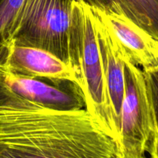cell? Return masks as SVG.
<instances>
[{
    "instance_id": "7a4b0ae2",
    "label": "cell",
    "mask_w": 158,
    "mask_h": 158,
    "mask_svg": "<svg viewBox=\"0 0 158 158\" xmlns=\"http://www.w3.org/2000/svg\"><path fill=\"white\" fill-rule=\"evenodd\" d=\"M74 0H26L12 34V46L45 49L70 66L81 87L79 35L73 18Z\"/></svg>"
},
{
    "instance_id": "8992f818",
    "label": "cell",
    "mask_w": 158,
    "mask_h": 158,
    "mask_svg": "<svg viewBox=\"0 0 158 158\" xmlns=\"http://www.w3.org/2000/svg\"><path fill=\"white\" fill-rule=\"evenodd\" d=\"M0 80L15 94L46 107L58 110L86 109L80 86L71 83L50 85L37 78L23 77L9 73H0Z\"/></svg>"
},
{
    "instance_id": "9a60e30c",
    "label": "cell",
    "mask_w": 158,
    "mask_h": 158,
    "mask_svg": "<svg viewBox=\"0 0 158 158\" xmlns=\"http://www.w3.org/2000/svg\"><path fill=\"white\" fill-rule=\"evenodd\" d=\"M120 158H123V157H122V155H121V157H120Z\"/></svg>"
},
{
    "instance_id": "7c38bea8",
    "label": "cell",
    "mask_w": 158,
    "mask_h": 158,
    "mask_svg": "<svg viewBox=\"0 0 158 158\" xmlns=\"http://www.w3.org/2000/svg\"><path fill=\"white\" fill-rule=\"evenodd\" d=\"M148 155L151 156L154 158H158V126L154 134Z\"/></svg>"
},
{
    "instance_id": "4fadbf2b",
    "label": "cell",
    "mask_w": 158,
    "mask_h": 158,
    "mask_svg": "<svg viewBox=\"0 0 158 158\" xmlns=\"http://www.w3.org/2000/svg\"><path fill=\"white\" fill-rule=\"evenodd\" d=\"M146 158H154V157H151V156H150V155H148V157H147Z\"/></svg>"
},
{
    "instance_id": "5bb4252c",
    "label": "cell",
    "mask_w": 158,
    "mask_h": 158,
    "mask_svg": "<svg viewBox=\"0 0 158 158\" xmlns=\"http://www.w3.org/2000/svg\"><path fill=\"white\" fill-rule=\"evenodd\" d=\"M154 70H156V71H158V66H157V68H156V69H154Z\"/></svg>"
},
{
    "instance_id": "3957f363",
    "label": "cell",
    "mask_w": 158,
    "mask_h": 158,
    "mask_svg": "<svg viewBox=\"0 0 158 158\" xmlns=\"http://www.w3.org/2000/svg\"><path fill=\"white\" fill-rule=\"evenodd\" d=\"M73 12L80 42V89L86 110L102 129L118 143L120 123L113 108L106 85L94 12L91 6L83 0H74Z\"/></svg>"
},
{
    "instance_id": "2e32d148",
    "label": "cell",
    "mask_w": 158,
    "mask_h": 158,
    "mask_svg": "<svg viewBox=\"0 0 158 158\" xmlns=\"http://www.w3.org/2000/svg\"><path fill=\"white\" fill-rule=\"evenodd\" d=\"M0 1H1V0H0Z\"/></svg>"
},
{
    "instance_id": "9c48e42d",
    "label": "cell",
    "mask_w": 158,
    "mask_h": 158,
    "mask_svg": "<svg viewBox=\"0 0 158 158\" xmlns=\"http://www.w3.org/2000/svg\"><path fill=\"white\" fill-rule=\"evenodd\" d=\"M105 12L123 15L158 40V0H83Z\"/></svg>"
},
{
    "instance_id": "52a82bcc",
    "label": "cell",
    "mask_w": 158,
    "mask_h": 158,
    "mask_svg": "<svg viewBox=\"0 0 158 158\" xmlns=\"http://www.w3.org/2000/svg\"><path fill=\"white\" fill-rule=\"evenodd\" d=\"M100 56L111 103L120 127V113L125 96L124 51L110 26L99 11L92 7Z\"/></svg>"
},
{
    "instance_id": "5b68a950",
    "label": "cell",
    "mask_w": 158,
    "mask_h": 158,
    "mask_svg": "<svg viewBox=\"0 0 158 158\" xmlns=\"http://www.w3.org/2000/svg\"><path fill=\"white\" fill-rule=\"evenodd\" d=\"M2 72L45 79L54 84L70 82L80 86L77 73L70 66L45 49L31 46H14Z\"/></svg>"
},
{
    "instance_id": "8fae6325",
    "label": "cell",
    "mask_w": 158,
    "mask_h": 158,
    "mask_svg": "<svg viewBox=\"0 0 158 158\" xmlns=\"http://www.w3.org/2000/svg\"><path fill=\"white\" fill-rule=\"evenodd\" d=\"M146 76L148 81L151 87V94H152L153 103H154V110L157 118V126H158V71H143Z\"/></svg>"
},
{
    "instance_id": "30bf717a",
    "label": "cell",
    "mask_w": 158,
    "mask_h": 158,
    "mask_svg": "<svg viewBox=\"0 0 158 158\" xmlns=\"http://www.w3.org/2000/svg\"><path fill=\"white\" fill-rule=\"evenodd\" d=\"M26 0L0 1V70L4 67L13 48L12 34L17 16Z\"/></svg>"
},
{
    "instance_id": "6da1fadb",
    "label": "cell",
    "mask_w": 158,
    "mask_h": 158,
    "mask_svg": "<svg viewBox=\"0 0 158 158\" xmlns=\"http://www.w3.org/2000/svg\"><path fill=\"white\" fill-rule=\"evenodd\" d=\"M118 143L86 109L28 100L0 80V158H120Z\"/></svg>"
},
{
    "instance_id": "ba28073f",
    "label": "cell",
    "mask_w": 158,
    "mask_h": 158,
    "mask_svg": "<svg viewBox=\"0 0 158 158\" xmlns=\"http://www.w3.org/2000/svg\"><path fill=\"white\" fill-rule=\"evenodd\" d=\"M97 9L110 26L123 50L136 65L145 72L157 67V39L125 15Z\"/></svg>"
},
{
    "instance_id": "277c9868",
    "label": "cell",
    "mask_w": 158,
    "mask_h": 158,
    "mask_svg": "<svg viewBox=\"0 0 158 158\" xmlns=\"http://www.w3.org/2000/svg\"><path fill=\"white\" fill-rule=\"evenodd\" d=\"M123 56L125 96L120 113L119 148L123 158H146L157 127L152 94L144 72L125 51Z\"/></svg>"
}]
</instances>
